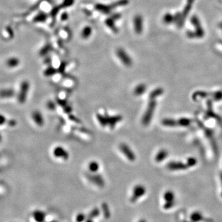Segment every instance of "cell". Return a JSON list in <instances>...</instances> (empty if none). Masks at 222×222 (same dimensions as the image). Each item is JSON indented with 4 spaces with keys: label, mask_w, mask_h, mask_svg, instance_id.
Returning <instances> with one entry per match:
<instances>
[{
    "label": "cell",
    "mask_w": 222,
    "mask_h": 222,
    "mask_svg": "<svg viewBox=\"0 0 222 222\" xmlns=\"http://www.w3.org/2000/svg\"><path fill=\"white\" fill-rule=\"evenodd\" d=\"M156 103L157 102L155 99H151L149 101L146 110L145 111V114L142 119V124L143 125L147 126L151 122L156 107Z\"/></svg>",
    "instance_id": "1"
},
{
    "label": "cell",
    "mask_w": 222,
    "mask_h": 222,
    "mask_svg": "<svg viewBox=\"0 0 222 222\" xmlns=\"http://www.w3.org/2000/svg\"><path fill=\"white\" fill-rule=\"evenodd\" d=\"M30 89V83L27 80L23 81L19 88V91L17 95V101L20 104H23L27 98L28 93Z\"/></svg>",
    "instance_id": "2"
},
{
    "label": "cell",
    "mask_w": 222,
    "mask_h": 222,
    "mask_svg": "<svg viewBox=\"0 0 222 222\" xmlns=\"http://www.w3.org/2000/svg\"><path fill=\"white\" fill-rule=\"evenodd\" d=\"M116 54L120 61L127 67H130L132 66L133 61L128 54L122 48H119L116 51Z\"/></svg>",
    "instance_id": "3"
},
{
    "label": "cell",
    "mask_w": 222,
    "mask_h": 222,
    "mask_svg": "<svg viewBox=\"0 0 222 222\" xmlns=\"http://www.w3.org/2000/svg\"><path fill=\"white\" fill-rule=\"evenodd\" d=\"M133 25L134 32L137 34L143 32L144 29V19L141 14H136L133 19Z\"/></svg>",
    "instance_id": "4"
},
{
    "label": "cell",
    "mask_w": 222,
    "mask_h": 222,
    "mask_svg": "<svg viewBox=\"0 0 222 222\" xmlns=\"http://www.w3.org/2000/svg\"><path fill=\"white\" fill-rule=\"evenodd\" d=\"M146 193V188L141 184H138L134 186L133 190V194L131 197V201L132 202H136L141 197L143 196Z\"/></svg>",
    "instance_id": "5"
},
{
    "label": "cell",
    "mask_w": 222,
    "mask_h": 222,
    "mask_svg": "<svg viewBox=\"0 0 222 222\" xmlns=\"http://www.w3.org/2000/svg\"><path fill=\"white\" fill-rule=\"evenodd\" d=\"M120 149L122 152L125 156V157L130 161H134L136 159V156L133 152V151L130 149V148L125 143H122L120 145Z\"/></svg>",
    "instance_id": "6"
},
{
    "label": "cell",
    "mask_w": 222,
    "mask_h": 222,
    "mask_svg": "<svg viewBox=\"0 0 222 222\" xmlns=\"http://www.w3.org/2000/svg\"><path fill=\"white\" fill-rule=\"evenodd\" d=\"M87 177L91 183H93V184H95L98 186L103 187L104 186V184H105L104 180L103 179L102 176H101L100 175L88 174L87 175Z\"/></svg>",
    "instance_id": "7"
},
{
    "label": "cell",
    "mask_w": 222,
    "mask_h": 222,
    "mask_svg": "<svg viewBox=\"0 0 222 222\" xmlns=\"http://www.w3.org/2000/svg\"><path fill=\"white\" fill-rule=\"evenodd\" d=\"M53 155L56 157L61 158L64 160H67L69 157L68 152L61 146H57L54 149Z\"/></svg>",
    "instance_id": "8"
},
{
    "label": "cell",
    "mask_w": 222,
    "mask_h": 222,
    "mask_svg": "<svg viewBox=\"0 0 222 222\" xmlns=\"http://www.w3.org/2000/svg\"><path fill=\"white\" fill-rule=\"evenodd\" d=\"M32 117L34 122L39 127H42L44 125L45 121L41 113L38 110L34 111L32 114Z\"/></svg>",
    "instance_id": "9"
},
{
    "label": "cell",
    "mask_w": 222,
    "mask_h": 222,
    "mask_svg": "<svg viewBox=\"0 0 222 222\" xmlns=\"http://www.w3.org/2000/svg\"><path fill=\"white\" fill-rule=\"evenodd\" d=\"M106 117H107V119L108 125L110 126V127L111 128H114L116 125L122 120V117L120 115L114 116H109L106 115Z\"/></svg>",
    "instance_id": "10"
},
{
    "label": "cell",
    "mask_w": 222,
    "mask_h": 222,
    "mask_svg": "<svg viewBox=\"0 0 222 222\" xmlns=\"http://www.w3.org/2000/svg\"><path fill=\"white\" fill-rule=\"evenodd\" d=\"M15 91L11 88L3 89L0 90V98H9L14 95Z\"/></svg>",
    "instance_id": "11"
},
{
    "label": "cell",
    "mask_w": 222,
    "mask_h": 222,
    "mask_svg": "<svg viewBox=\"0 0 222 222\" xmlns=\"http://www.w3.org/2000/svg\"><path fill=\"white\" fill-rule=\"evenodd\" d=\"M20 64V60L16 57H11L6 61V65L9 68L17 67Z\"/></svg>",
    "instance_id": "12"
},
{
    "label": "cell",
    "mask_w": 222,
    "mask_h": 222,
    "mask_svg": "<svg viewBox=\"0 0 222 222\" xmlns=\"http://www.w3.org/2000/svg\"><path fill=\"white\" fill-rule=\"evenodd\" d=\"M146 90V85L144 83H141L136 87L134 90V94L136 96H141L143 95Z\"/></svg>",
    "instance_id": "13"
},
{
    "label": "cell",
    "mask_w": 222,
    "mask_h": 222,
    "mask_svg": "<svg viewBox=\"0 0 222 222\" xmlns=\"http://www.w3.org/2000/svg\"><path fill=\"white\" fill-rule=\"evenodd\" d=\"M92 29L91 27L90 26H86L83 28L82 31H81V37L83 38H88L92 34Z\"/></svg>",
    "instance_id": "14"
},
{
    "label": "cell",
    "mask_w": 222,
    "mask_h": 222,
    "mask_svg": "<svg viewBox=\"0 0 222 222\" xmlns=\"http://www.w3.org/2000/svg\"><path fill=\"white\" fill-rule=\"evenodd\" d=\"M168 155V152L165 149H162L160 150L156 156V160L157 162H160L163 161V160H165V159L166 158V157Z\"/></svg>",
    "instance_id": "15"
},
{
    "label": "cell",
    "mask_w": 222,
    "mask_h": 222,
    "mask_svg": "<svg viewBox=\"0 0 222 222\" xmlns=\"http://www.w3.org/2000/svg\"><path fill=\"white\" fill-rule=\"evenodd\" d=\"M96 118L102 127H106L108 125L106 115L104 116L101 114H98L96 115Z\"/></svg>",
    "instance_id": "16"
},
{
    "label": "cell",
    "mask_w": 222,
    "mask_h": 222,
    "mask_svg": "<svg viewBox=\"0 0 222 222\" xmlns=\"http://www.w3.org/2000/svg\"><path fill=\"white\" fill-rule=\"evenodd\" d=\"M88 169L92 173H96L99 169V165L96 161L91 162L88 165Z\"/></svg>",
    "instance_id": "17"
},
{
    "label": "cell",
    "mask_w": 222,
    "mask_h": 222,
    "mask_svg": "<svg viewBox=\"0 0 222 222\" xmlns=\"http://www.w3.org/2000/svg\"><path fill=\"white\" fill-rule=\"evenodd\" d=\"M163 93V90L162 88H156V90L151 91V93H150V95H149V98L151 99H155V98L160 96Z\"/></svg>",
    "instance_id": "18"
},
{
    "label": "cell",
    "mask_w": 222,
    "mask_h": 222,
    "mask_svg": "<svg viewBox=\"0 0 222 222\" xmlns=\"http://www.w3.org/2000/svg\"><path fill=\"white\" fill-rule=\"evenodd\" d=\"M164 199L166 202H174V194L172 191H167L164 194Z\"/></svg>",
    "instance_id": "19"
},
{
    "label": "cell",
    "mask_w": 222,
    "mask_h": 222,
    "mask_svg": "<svg viewBox=\"0 0 222 222\" xmlns=\"http://www.w3.org/2000/svg\"><path fill=\"white\" fill-rule=\"evenodd\" d=\"M56 73V69L53 68L52 67H49L44 71V75L46 77H50L54 75Z\"/></svg>",
    "instance_id": "20"
},
{
    "label": "cell",
    "mask_w": 222,
    "mask_h": 222,
    "mask_svg": "<svg viewBox=\"0 0 222 222\" xmlns=\"http://www.w3.org/2000/svg\"><path fill=\"white\" fill-rule=\"evenodd\" d=\"M102 210L103 211V214L104 215V217L106 218H109L110 217V210H109V208L108 207V205L106 203H104L102 204Z\"/></svg>",
    "instance_id": "21"
},
{
    "label": "cell",
    "mask_w": 222,
    "mask_h": 222,
    "mask_svg": "<svg viewBox=\"0 0 222 222\" xmlns=\"http://www.w3.org/2000/svg\"><path fill=\"white\" fill-rule=\"evenodd\" d=\"M100 214V212H99V210L98 209V208H95L93 210H92L89 215H88V218H91V219H93V218H96L97 217L99 216V215Z\"/></svg>",
    "instance_id": "22"
},
{
    "label": "cell",
    "mask_w": 222,
    "mask_h": 222,
    "mask_svg": "<svg viewBox=\"0 0 222 222\" xmlns=\"http://www.w3.org/2000/svg\"><path fill=\"white\" fill-rule=\"evenodd\" d=\"M45 215L42 212H37L35 213V218L39 222H42L45 219Z\"/></svg>",
    "instance_id": "23"
},
{
    "label": "cell",
    "mask_w": 222,
    "mask_h": 222,
    "mask_svg": "<svg viewBox=\"0 0 222 222\" xmlns=\"http://www.w3.org/2000/svg\"><path fill=\"white\" fill-rule=\"evenodd\" d=\"M85 218H86L85 215L82 213H80L77 215L76 217V221L77 222H83L84 221H85Z\"/></svg>",
    "instance_id": "24"
},
{
    "label": "cell",
    "mask_w": 222,
    "mask_h": 222,
    "mask_svg": "<svg viewBox=\"0 0 222 222\" xmlns=\"http://www.w3.org/2000/svg\"><path fill=\"white\" fill-rule=\"evenodd\" d=\"M192 219L194 221H199V220H202V216L200 213H195L193 215H192Z\"/></svg>",
    "instance_id": "25"
},
{
    "label": "cell",
    "mask_w": 222,
    "mask_h": 222,
    "mask_svg": "<svg viewBox=\"0 0 222 222\" xmlns=\"http://www.w3.org/2000/svg\"><path fill=\"white\" fill-rule=\"evenodd\" d=\"M7 122L8 120L6 119V117L3 114H0V126L4 125L7 123Z\"/></svg>",
    "instance_id": "26"
},
{
    "label": "cell",
    "mask_w": 222,
    "mask_h": 222,
    "mask_svg": "<svg viewBox=\"0 0 222 222\" xmlns=\"http://www.w3.org/2000/svg\"><path fill=\"white\" fill-rule=\"evenodd\" d=\"M45 19H46V14H40L38 15L35 18V20L38 22L44 21Z\"/></svg>",
    "instance_id": "27"
},
{
    "label": "cell",
    "mask_w": 222,
    "mask_h": 222,
    "mask_svg": "<svg viewBox=\"0 0 222 222\" xmlns=\"http://www.w3.org/2000/svg\"><path fill=\"white\" fill-rule=\"evenodd\" d=\"M174 206V202H166L163 207H164V209H169L170 208H172L173 206Z\"/></svg>",
    "instance_id": "28"
},
{
    "label": "cell",
    "mask_w": 222,
    "mask_h": 222,
    "mask_svg": "<svg viewBox=\"0 0 222 222\" xmlns=\"http://www.w3.org/2000/svg\"><path fill=\"white\" fill-rule=\"evenodd\" d=\"M47 107L50 110H54L56 108V105L52 101H49L47 103Z\"/></svg>",
    "instance_id": "29"
},
{
    "label": "cell",
    "mask_w": 222,
    "mask_h": 222,
    "mask_svg": "<svg viewBox=\"0 0 222 222\" xmlns=\"http://www.w3.org/2000/svg\"><path fill=\"white\" fill-rule=\"evenodd\" d=\"M57 101H58V103L59 104H60L61 106H63L64 107H65L67 106V102H66V101L65 100H63V99H58Z\"/></svg>",
    "instance_id": "30"
},
{
    "label": "cell",
    "mask_w": 222,
    "mask_h": 222,
    "mask_svg": "<svg viewBox=\"0 0 222 222\" xmlns=\"http://www.w3.org/2000/svg\"><path fill=\"white\" fill-rule=\"evenodd\" d=\"M7 123H9V124H8V125L9 126H14L16 125V121L13 120H11L9 122H7Z\"/></svg>",
    "instance_id": "31"
},
{
    "label": "cell",
    "mask_w": 222,
    "mask_h": 222,
    "mask_svg": "<svg viewBox=\"0 0 222 222\" xmlns=\"http://www.w3.org/2000/svg\"><path fill=\"white\" fill-rule=\"evenodd\" d=\"M85 222H93L92 219L91 218H88L87 220H85Z\"/></svg>",
    "instance_id": "32"
},
{
    "label": "cell",
    "mask_w": 222,
    "mask_h": 222,
    "mask_svg": "<svg viewBox=\"0 0 222 222\" xmlns=\"http://www.w3.org/2000/svg\"><path fill=\"white\" fill-rule=\"evenodd\" d=\"M138 222H146V221L145 220H140V221H139Z\"/></svg>",
    "instance_id": "33"
},
{
    "label": "cell",
    "mask_w": 222,
    "mask_h": 222,
    "mask_svg": "<svg viewBox=\"0 0 222 222\" xmlns=\"http://www.w3.org/2000/svg\"><path fill=\"white\" fill-rule=\"evenodd\" d=\"M2 136L1 133H0V141H2Z\"/></svg>",
    "instance_id": "34"
}]
</instances>
